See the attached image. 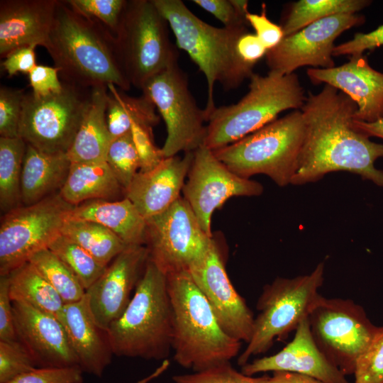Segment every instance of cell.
Instances as JSON below:
<instances>
[{"label": "cell", "instance_id": "cell-1", "mask_svg": "<svg viewBox=\"0 0 383 383\" xmlns=\"http://www.w3.org/2000/svg\"><path fill=\"white\" fill-rule=\"evenodd\" d=\"M357 110L351 98L328 84L317 94L309 92L301 109L305 135L292 184L314 182L329 172L348 171L383 187V170L374 166L383 157V144L355 129Z\"/></svg>", "mask_w": 383, "mask_h": 383}, {"label": "cell", "instance_id": "cell-2", "mask_svg": "<svg viewBox=\"0 0 383 383\" xmlns=\"http://www.w3.org/2000/svg\"><path fill=\"white\" fill-rule=\"evenodd\" d=\"M45 48L62 82L82 88L109 84L125 91L131 88L118 60L113 35L76 12L66 1L58 0Z\"/></svg>", "mask_w": 383, "mask_h": 383}, {"label": "cell", "instance_id": "cell-3", "mask_svg": "<svg viewBox=\"0 0 383 383\" xmlns=\"http://www.w3.org/2000/svg\"><path fill=\"white\" fill-rule=\"evenodd\" d=\"M172 30L177 46L186 52L204 74L207 101L204 109L206 122L216 108V82L226 90L238 88L254 74L255 66L245 62L237 52V43L248 32L247 26L218 28L192 12L181 0H152Z\"/></svg>", "mask_w": 383, "mask_h": 383}, {"label": "cell", "instance_id": "cell-4", "mask_svg": "<svg viewBox=\"0 0 383 383\" xmlns=\"http://www.w3.org/2000/svg\"><path fill=\"white\" fill-rule=\"evenodd\" d=\"M167 284L172 308L175 362L195 372L229 362L238 356L242 342L222 328L189 273L168 274Z\"/></svg>", "mask_w": 383, "mask_h": 383}, {"label": "cell", "instance_id": "cell-5", "mask_svg": "<svg viewBox=\"0 0 383 383\" xmlns=\"http://www.w3.org/2000/svg\"><path fill=\"white\" fill-rule=\"evenodd\" d=\"M172 325L167 275L149 259L127 308L107 329L113 355L167 359Z\"/></svg>", "mask_w": 383, "mask_h": 383}, {"label": "cell", "instance_id": "cell-6", "mask_svg": "<svg viewBox=\"0 0 383 383\" xmlns=\"http://www.w3.org/2000/svg\"><path fill=\"white\" fill-rule=\"evenodd\" d=\"M306 99L295 73H254L248 93L239 101L216 106L209 115L204 145L213 151L235 143L276 120L284 111L301 110Z\"/></svg>", "mask_w": 383, "mask_h": 383}, {"label": "cell", "instance_id": "cell-7", "mask_svg": "<svg viewBox=\"0 0 383 383\" xmlns=\"http://www.w3.org/2000/svg\"><path fill=\"white\" fill-rule=\"evenodd\" d=\"M305 135L301 110H294L242 139L213 150L229 170L247 179L265 174L278 186L292 183Z\"/></svg>", "mask_w": 383, "mask_h": 383}, {"label": "cell", "instance_id": "cell-8", "mask_svg": "<svg viewBox=\"0 0 383 383\" xmlns=\"http://www.w3.org/2000/svg\"><path fill=\"white\" fill-rule=\"evenodd\" d=\"M169 25L152 0L126 1L113 35L118 62L131 85L141 89L151 77L177 64Z\"/></svg>", "mask_w": 383, "mask_h": 383}, {"label": "cell", "instance_id": "cell-9", "mask_svg": "<svg viewBox=\"0 0 383 383\" xmlns=\"http://www.w3.org/2000/svg\"><path fill=\"white\" fill-rule=\"evenodd\" d=\"M323 262L311 273L294 278L277 277L266 284L258 298L252 335L238 355V364L243 366L252 356L267 352L276 340L285 339L307 318L322 296L318 289L324 279Z\"/></svg>", "mask_w": 383, "mask_h": 383}, {"label": "cell", "instance_id": "cell-10", "mask_svg": "<svg viewBox=\"0 0 383 383\" xmlns=\"http://www.w3.org/2000/svg\"><path fill=\"white\" fill-rule=\"evenodd\" d=\"M62 84L57 93L23 96L18 135L41 152L67 153L89 104L91 89Z\"/></svg>", "mask_w": 383, "mask_h": 383}, {"label": "cell", "instance_id": "cell-11", "mask_svg": "<svg viewBox=\"0 0 383 383\" xmlns=\"http://www.w3.org/2000/svg\"><path fill=\"white\" fill-rule=\"evenodd\" d=\"M308 318L316 345L345 376L353 374L358 358L381 328L352 299L322 296Z\"/></svg>", "mask_w": 383, "mask_h": 383}, {"label": "cell", "instance_id": "cell-12", "mask_svg": "<svg viewBox=\"0 0 383 383\" xmlns=\"http://www.w3.org/2000/svg\"><path fill=\"white\" fill-rule=\"evenodd\" d=\"M74 206L59 192L3 214L0 223V276L8 275L28 262L35 253L48 248L62 234Z\"/></svg>", "mask_w": 383, "mask_h": 383}, {"label": "cell", "instance_id": "cell-13", "mask_svg": "<svg viewBox=\"0 0 383 383\" xmlns=\"http://www.w3.org/2000/svg\"><path fill=\"white\" fill-rule=\"evenodd\" d=\"M140 90L154 104L165 123L167 137L161 148L165 158L180 152H194L204 145V111L198 106L189 89L187 77L178 64L151 77Z\"/></svg>", "mask_w": 383, "mask_h": 383}, {"label": "cell", "instance_id": "cell-14", "mask_svg": "<svg viewBox=\"0 0 383 383\" xmlns=\"http://www.w3.org/2000/svg\"><path fill=\"white\" fill-rule=\"evenodd\" d=\"M145 220L149 259L166 275L189 271L198 265L214 239L202 229L182 196L163 212Z\"/></svg>", "mask_w": 383, "mask_h": 383}, {"label": "cell", "instance_id": "cell-15", "mask_svg": "<svg viewBox=\"0 0 383 383\" xmlns=\"http://www.w3.org/2000/svg\"><path fill=\"white\" fill-rule=\"evenodd\" d=\"M193 154L182 197L190 206L202 229L213 236L211 217L216 209L231 197L259 196L264 189L260 182L232 172L204 145Z\"/></svg>", "mask_w": 383, "mask_h": 383}, {"label": "cell", "instance_id": "cell-16", "mask_svg": "<svg viewBox=\"0 0 383 383\" xmlns=\"http://www.w3.org/2000/svg\"><path fill=\"white\" fill-rule=\"evenodd\" d=\"M364 16L345 13L313 22L299 31L284 37L265 58L270 71L283 74L294 73L304 66L328 69L335 67L334 42L345 30L363 24Z\"/></svg>", "mask_w": 383, "mask_h": 383}, {"label": "cell", "instance_id": "cell-17", "mask_svg": "<svg viewBox=\"0 0 383 383\" xmlns=\"http://www.w3.org/2000/svg\"><path fill=\"white\" fill-rule=\"evenodd\" d=\"M187 272L209 301L222 328L235 339L248 343L255 317L233 286L220 246L214 239L204 259Z\"/></svg>", "mask_w": 383, "mask_h": 383}, {"label": "cell", "instance_id": "cell-18", "mask_svg": "<svg viewBox=\"0 0 383 383\" xmlns=\"http://www.w3.org/2000/svg\"><path fill=\"white\" fill-rule=\"evenodd\" d=\"M148 260L149 252L145 245L127 246L86 290L91 313L104 330L107 331L125 311Z\"/></svg>", "mask_w": 383, "mask_h": 383}, {"label": "cell", "instance_id": "cell-19", "mask_svg": "<svg viewBox=\"0 0 383 383\" xmlns=\"http://www.w3.org/2000/svg\"><path fill=\"white\" fill-rule=\"evenodd\" d=\"M12 304L17 339L37 367L79 366L59 318L22 302L12 301Z\"/></svg>", "mask_w": 383, "mask_h": 383}, {"label": "cell", "instance_id": "cell-20", "mask_svg": "<svg viewBox=\"0 0 383 383\" xmlns=\"http://www.w3.org/2000/svg\"><path fill=\"white\" fill-rule=\"evenodd\" d=\"M311 83H325L351 98L357 104L355 120L372 123L383 118V72L372 68L366 56L350 57L338 67L309 68Z\"/></svg>", "mask_w": 383, "mask_h": 383}, {"label": "cell", "instance_id": "cell-21", "mask_svg": "<svg viewBox=\"0 0 383 383\" xmlns=\"http://www.w3.org/2000/svg\"><path fill=\"white\" fill-rule=\"evenodd\" d=\"M276 371L306 374L324 383H350L316 345L308 317L299 323L292 340L279 352L256 358L241 367V372L248 376Z\"/></svg>", "mask_w": 383, "mask_h": 383}, {"label": "cell", "instance_id": "cell-22", "mask_svg": "<svg viewBox=\"0 0 383 383\" xmlns=\"http://www.w3.org/2000/svg\"><path fill=\"white\" fill-rule=\"evenodd\" d=\"M58 0L0 1V56L25 46L46 47Z\"/></svg>", "mask_w": 383, "mask_h": 383}, {"label": "cell", "instance_id": "cell-23", "mask_svg": "<svg viewBox=\"0 0 383 383\" xmlns=\"http://www.w3.org/2000/svg\"><path fill=\"white\" fill-rule=\"evenodd\" d=\"M193 152L165 158L150 171H138L125 192L140 213L149 218L167 209L179 197L193 160Z\"/></svg>", "mask_w": 383, "mask_h": 383}, {"label": "cell", "instance_id": "cell-24", "mask_svg": "<svg viewBox=\"0 0 383 383\" xmlns=\"http://www.w3.org/2000/svg\"><path fill=\"white\" fill-rule=\"evenodd\" d=\"M59 320L83 372L101 377L111 364L113 353L106 330L94 320L86 296L65 304Z\"/></svg>", "mask_w": 383, "mask_h": 383}, {"label": "cell", "instance_id": "cell-25", "mask_svg": "<svg viewBox=\"0 0 383 383\" xmlns=\"http://www.w3.org/2000/svg\"><path fill=\"white\" fill-rule=\"evenodd\" d=\"M71 164L67 153L44 152L27 144L21 182L22 205H31L59 193Z\"/></svg>", "mask_w": 383, "mask_h": 383}, {"label": "cell", "instance_id": "cell-26", "mask_svg": "<svg viewBox=\"0 0 383 383\" xmlns=\"http://www.w3.org/2000/svg\"><path fill=\"white\" fill-rule=\"evenodd\" d=\"M68 218L101 224L128 246L145 245L146 220L126 197L116 201L96 199L83 202L74 206Z\"/></svg>", "mask_w": 383, "mask_h": 383}, {"label": "cell", "instance_id": "cell-27", "mask_svg": "<svg viewBox=\"0 0 383 383\" xmlns=\"http://www.w3.org/2000/svg\"><path fill=\"white\" fill-rule=\"evenodd\" d=\"M108 96V86L91 89L89 106L67 152L71 162H106L112 142L106 121Z\"/></svg>", "mask_w": 383, "mask_h": 383}, {"label": "cell", "instance_id": "cell-28", "mask_svg": "<svg viewBox=\"0 0 383 383\" xmlns=\"http://www.w3.org/2000/svg\"><path fill=\"white\" fill-rule=\"evenodd\" d=\"M69 204L102 199L116 201L125 197V191L106 162H72L66 182L60 192Z\"/></svg>", "mask_w": 383, "mask_h": 383}, {"label": "cell", "instance_id": "cell-29", "mask_svg": "<svg viewBox=\"0 0 383 383\" xmlns=\"http://www.w3.org/2000/svg\"><path fill=\"white\" fill-rule=\"evenodd\" d=\"M12 301L22 302L60 318L65 303L37 269L27 262L8 274Z\"/></svg>", "mask_w": 383, "mask_h": 383}, {"label": "cell", "instance_id": "cell-30", "mask_svg": "<svg viewBox=\"0 0 383 383\" xmlns=\"http://www.w3.org/2000/svg\"><path fill=\"white\" fill-rule=\"evenodd\" d=\"M106 121L112 141L131 133L132 121L153 128L160 122L154 104L146 96H127L108 84Z\"/></svg>", "mask_w": 383, "mask_h": 383}, {"label": "cell", "instance_id": "cell-31", "mask_svg": "<svg viewBox=\"0 0 383 383\" xmlns=\"http://www.w3.org/2000/svg\"><path fill=\"white\" fill-rule=\"evenodd\" d=\"M62 234L74 240L104 266H108L128 246L107 228L89 221L68 218Z\"/></svg>", "mask_w": 383, "mask_h": 383}, {"label": "cell", "instance_id": "cell-32", "mask_svg": "<svg viewBox=\"0 0 383 383\" xmlns=\"http://www.w3.org/2000/svg\"><path fill=\"white\" fill-rule=\"evenodd\" d=\"M26 143L0 138V209L3 214L22 205L21 182Z\"/></svg>", "mask_w": 383, "mask_h": 383}, {"label": "cell", "instance_id": "cell-33", "mask_svg": "<svg viewBox=\"0 0 383 383\" xmlns=\"http://www.w3.org/2000/svg\"><path fill=\"white\" fill-rule=\"evenodd\" d=\"M369 0H299L293 3L281 26L284 35L293 34L321 19L345 13H357Z\"/></svg>", "mask_w": 383, "mask_h": 383}, {"label": "cell", "instance_id": "cell-34", "mask_svg": "<svg viewBox=\"0 0 383 383\" xmlns=\"http://www.w3.org/2000/svg\"><path fill=\"white\" fill-rule=\"evenodd\" d=\"M30 262L55 289L65 304L82 299L86 289L70 269L50 249L30 257Z\"/></svg>", "mask_w": 383, "mask_h": 383}, {"label": "cell", "instance_id": "cell-35", "mask_svg": "<svg viewBox=\"0 0 383 383\" xmlns=\"http://www.w3.org/2000/svg\"><path fill=\"white\" fill-rule=\"evenodd\" d=\"M88 289L104 272L103 265L72 239L61 234L49 246Z\"/></svg>", "mask_w": 383, "mask_h": 383}, {"label": "cell", "instance_id": "cell-36", "mask_svg": "<svg viewBox=\"0 0 383 383\" xmlns=\"http://www.w3.org/2000/svg\"><path fill=\"white\" fill-rule=\"evenodd\" d=\"M106 162L126 192L140 170L139 157L131 133L111 142Z\"/></svg>", "mask_w": 383, "mask_h": 383}, {"label": "cell", "instance_id": "cell-37", "mask_svg": "<svg viewBox=\"0 0 383 383\" xmlns=\"http://www.w3.org/2000/svg\"><path fill=\"white\" fill-rule=\"evenodd\" d=\"M66 2L76 12L99 22L113 35L126 4L125 0H66Z\"/></svg>", "mask_w": 383, "mask_h": 383}, {"label": "cell", "instance_id": "cell-38", "mask_svg": "<svg viewBox=\"0 0 383 383\" xmlns=\"http://www.w3.org/2000/svg\"><path fill=\"white\" fill-rule=\"evenodd\" d=\"M36 367L33 357L19 340H0V383H8Z\"/></svg>", "mask_w": 383, "mask_h": 383}, {"label": "cell", "instance_id": "cell-39", "mask_svg": "<svg viewBox=\"0 0 383 383\" xmlns=\"http://www.w3.org/2000/svg\"><path fill=\"white\" fill-rule=\"evenodd\" d=\"M354 383H383V326L358 358Z\"/></svg>", "mask_w": 383, "mask_h": 383}, {"label": "cell", "instance_id": "cell-40", "mask_svg": "<svg viewBox=\"0 0 383 383\" xmlns=\"http://www.w3.org/2000/svg\"><path fill=\"white\" fill-rule=\"evenodd\" d=\"M174 383H265L263 377H253L237 371L231 362L192 374L172 377Z\"/></svg>", "mask_w": 383, "mask_h": 383}, {"label": "cell", "instance_id": "cell-41", "mask_svg": "<svg viewBox=\"0 0 383 383\" xmlns=\"http://www.w3.org/2000/svg\"><path fill=\"white\" fill-rule=\"evenodd\" d=\"M25 93L21 89L1 86L0 135L18 138L22 104Z\"/></svg>", "mask_w": 383, "mask_h": 383}, {"label": "cell", "instance_id": "cell-42", "mask_svg": "<svg viewBox=\"0 0 383 383\" xmlns=\"http://www.w3.org/2000/svg\"><path fill=\"white\" fill-rule=\"evenodd\" d=\"M131 133L139 157L140 172L152 170L165 158L162 149L154 143L152 128L133 121Z\"/></svg>", "mask_w": 383, "mask_h": 383}, {"label": "cell", "instance_id": "cell-43", "mask_svg": "<svg viewBox=\"0 0 383 383\" xmlns=\"http://www.w3.org/2000/svg\"><path fill=\"white\" fill-rule=\"evenodd\" d=\"M82 373L79 366L36 367L8 383H82Z\"/></svg>", "mask_w": 383, "mask_h": 383}, {"label": "cell", "instance_id": "cell-44", "mask_svg": "<svg viewBox=\"0 0 383 383\" xmlns=\"http://www.w3.org/2000/svg\"><path fill=\"white\" fill-rule=\"evenodd\" d=\"M383 45V25L368 33H357L353 38L333 49V56L363 55L366 50L372 51Z\"/></svg>", "mask_w": 383, "mask_h": 383}, {"label": "cell", "instance_id": "cell-45", "mask_svg": "<svg viewBox=\"0 0 383 383\" xmlns=\"http://www.w3.org/2000/svg\"><path fill=\"white\" fill-rule=\"evenodd\" d=\"M246 21L267 50L276 47L284 37L282 26L268 18L265 4H262L260 14L249 12Z\"/></svg>", "mask_w": 383, "mask_h": 383}, {"label": "cell", "instance_id": "cell-46", "mask_svg": "<svg viewBox=\"0 0 383 383\" xmlns=\"http://www.w3.org/2000/svg\"><path fill=\"white\" fill-rule=\"evenodd\" d=\"M28 75L32 92L36 95L47 96L62 89L59 71L55 67L37 65Z\"/></svg>", "mask_w": 383, "mask_h": 383}, {"label": "cell", "instance_id": "cell-47", "mask_svg": "<svg viewBox=\"0 0 383 383\" xmlns=\"http://www.w3.org/2000/svg\"><path fill=\"white\" fill-rule=\"evenodd\" d=\"M17 339L8 275L0 276V340Z\"/></svg>", "mask_w": 383, "mask_h": 383}, {"label": "cell", "instance_id": "cell-48", "mask_svg": "<svg viewBox=\"0 0 383 383\" xmlns=\"http://www.w3.org/2000/svg\"><path fill=\"white\" fill-rule=\"evenodd\" d=\"M195 4L212 14L224 27L248 26L245 18L239 15L231 0H193Z\"/></svg>", "mask_w": 383, "mask_h": 383}, {"label": "cell", "instance_id": "cell-49", "mask_svg": "<svg viewBox=\"0 0 383 383\" xmlns=\"http://www.w3.org/2000/svg\"><path fill=\"white\" fill-rule=\"evenodd\" d=\"M34 46L19 48L9 54L1 62V66L9 77L18 73L29 74L37 65Z\"/></svg>", "mask_w": 383, "mask_h": 383}, {"label": "cell", "instance_id": "cell-50", "mask_svg": "<svg viewBox=\"0 0 383 383\" xmlns=\"http://www.w3.org/2000/svg\"><path fill=\"white\" fill-rule=\"evenodd\" d=\"M237 52L246 63L255 66L264 56L267 50L255 33L247 32L239 38L237 43Z\"/></svg>", "mask_w": 383, "mask_h": 383}, {"label": "cell", "instance_id": "cell-51", "mask_svg": "<svg viewBox=\"0 0 383 383\" xmlns=\"http://www.w3.org/2000/svg\"><path fill=\"white\" fill-rule=\"evenodd\" d=\"M265 383H324L313 377L296 372L276 371L272 374H263Z\"/></svg>", "mask_w": 383, "mask_h": 383}, {"label": "cell", "instance_id": "cell-52", "mask_svg": "<svg viewBox=\"0 0 383 383\" xmlns=\"http://www.w3.org/2000/svg\"><path fill=\"white\" fill-rule=\"evenodd\" d=\"M353 127L368 138L377 137L383 139V118L372 123L356 121L353 122Z\"/></svg>", "mask_w": 383, "mask_h": 383}, {"label": "cell", "instance_id": "cell-53", "mask_svg": "<svg viewBox=\"0 0 383 383\" xmlns=\"http://www.w3.org/2000/svg\"><path fill=\"white\" fill-rule=\"evenodd\" d=\"M170 365V362L168 359L162 360V363L153 372L135 383H149L162 374L169 367Z\"/></svg>", "mask_w": 383, "mask_h": 383}, {"label": "cell", "instance_id": "cell-54", "mask_svg": "<svg viewBox=\"0 0 383 383\" xmlns=\"http://www.w3.org/2000/svg\"><path fill=\"white\" fill-rule=\"evenodd\" d=\"M231 1L239 15L246 19V16L249 13L248 1L246 0H231Z\"/></svg>", "mask_w": 383, "mask_h": 383}]
</instances>
